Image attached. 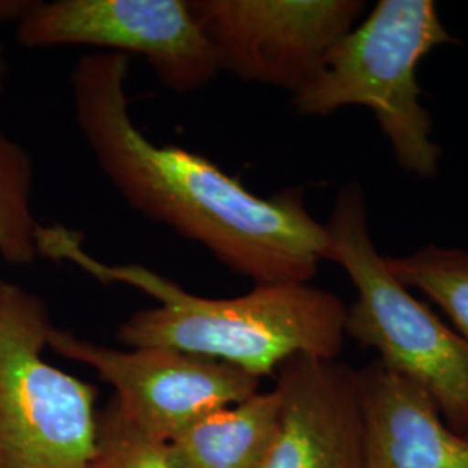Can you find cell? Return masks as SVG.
Wrapping results in <instances>:
<instances>
[{"label":"cell","mask_w":468,"mask_h":468,"mask_svg":"<svg viewBox=\"0 0 468 468\" xmlns=\"http://www.w3.org/2000/svg\"><path fill=\"white\" fill-rule=\"evenodd\" d=\"M129 63L125 54L90 50L69 73L75 123L118 195L253 284L311 283L328 233L303 189L262 198L200 153L153 143L131 113Z\"/></svg>","instance_id":"6da1fadb"},{"label":"cell","mask_w":468,"mask_h":468,"mask_svg":"<svg viewBox=\"0 0 468 468\" xmlns=\"http://www.w3.org/2000/svg\"><path fill=\"white\" fill-rule=\"evenodd\" d=\"M37 253L82 269L104 284L134 286L158 305L118 324L127 347H167L272 377L284 361L309 356L336 359L346 344L347 305L311 283L253 284L238 297H201L139 264H108L90 255L67 226H38Z\"/></svg>","instance_id":"7a4b0ae2"},{"label":"cell","mask_w":468,"mask_h":468,"mask_svg":"<svg viewBox=\"0 0 468 468\" xmlns=\"http://www.w3.org/2000/svg\"><path fill=\"white\" fill-rule=\"evenodd\" d=\"M456 44L432 0H380L367 19L330 50L318 77L292 104L301 117L323 118L349 106L377 118L396 162L421 179L439 170L441 148L421 102L417 69L435 48Z\"/></svg>","instance_id":"3957f363"},{"label":"cell","mask_w":468,"mask_h":468,"mask_svg":"<svg viewBox=\"0 0 468 468\" xmlns=\"http://www.w3.org/2000/svg\"><path fill=\"white\" fill-rule=\"evenodd\" d=\"M326 261L351 278L356 301L346 335L377 352L385 368L421 388L444 421L468 434V340L419 301L390 272L369 233L361 186H344L335 200Z\"/></svg>","instance_id":"277c9868"},{"label":"cell","mask_w":468,"mask_h":468,"mask_svg":"<svg viewBox=\"0 0 468 468\" xmlns=\"http://www.w3.org/2000/svg\"><path fill=\"white\" fill-rule=\"evenodd\" d=\"M46 301L0 278V468H82L98 437L94 385L46 361Z\"/></svg>","instance_id":"5b68a950"},{"label":"cell","mask_w":468,"mask_h":468,"mask_svg":"<svg viewBox=\"0 0 468 468\" xmlns=\"http://www.w3.org/2000/svg\"><path fill=\"white\" fill-rule=\"evenodd\" d=\"M15 40L28 49L82 46L141 56L177 94L203 90L220 73L189 0H28Z\"/></svg>","instance_id":"8992f818"},{"label":"cell","mask_w":468,"mask_h":468,"mask_svg":"<svg viewBox=\"0 0 468 468\" xmlns=\"http://www.w3.org/2000/svg\"><path fill=\"white\" fill-rule=\"evenodd\" d=\"M218 69L299 94L365 13L363 0H189Z\"/></svg>","instance_id":"52a82bcc"},{"label":"cell","mask_w":468,"mask_h":468,"mask_svg":"<svg viewBox=\"0 0 468 468\" xmlns=\"http://www.w3.org/2000/svg\"><path fill=\"white\" fill-rule=\"evenodd\" d=\"M49 347L94 369L113 387L118 411L164 442L261 390V378L243 369L167 347L117 349L56 326L50 330Z\"/></svg>","instance_id":"ba28073f"},{"label":"cell","mask_w":468,"mask_h":468,"mask_svg":"<svg viewBox=\"0 0 468 468\" xmlns=\"http://www.w3.org/2000/svg\"><path fill=\"white\" fill-rule=\"evenodd\" d=\"M274 377L282 415L262 468H365L357 369L297 356Z\"/></svg>","instance_id":"9c48e42d"},{"label":"cell","mask_w":468,"mask_h":468,"mask_svg":"<svg viewBox=\"0 0 468 468\" xmlns=\"http://www.w3.org/2000/svg\"><path fill=\"white\" fill-rule=\"evenodd\" d=\"M365 468H468V439L432 399L380 361L357 369Z\"/></svg>","instance_id":"30bf717a"},{"label":"cell","mask_w":468,"mask_h":468,"mask_svg":"<svg viewBox=\"0 0 468 468\" xmlns=\"http://www.w3.org/2000/svg\"><path fill=\"white\" fill-rule=\"evenodd\" d=\"M282 401L276 388L218 410L168 442L177 468H262L278 434Z\"/></svg>","instance_id":"8fae6325"},{"label":"cell","mask_w":468,"mask_h":468,"mask_svg":"<svg viewBox=\"0 0 468 468\" xmlns=\"http://www.w3.org/2000/svg\"><path fill=\"white\" fill-rule=\"evenodd\" d=\"M34 181L30 153L0 131V259L11 266H30L38 259Z\"/></svg>","instance_id":"7c38bea8"},{"label":"cell","mask_w":468,"mask_h":468,"mask_svg":"<svg viewBox=\"0 0 468 468\" xmlns=\"http://www.w3.org/2000/svg\"><path fill=\"white\" fill-rule=\"evenodd\" d=\"M387 268L410 290H419L468 340V250L425 245L410 255L384 257Z\"/></svg>","instance_id":"4fadbf2b"},{"label":"cell","mask_w":468,"mask_h":468,"mask_svg":"<svg viewBox=\"0 0 468 468\" xmlns=\"http://www.w3.org/2000/svg\"><path fill=\"white\" fill-rule=\"evenodd\" d=\"M82 468H177L168 442L137 429L112 402L98 420V437Z\"/></svg>","instance_id":"5bb4252c"},{"label":"cell","mask_w":468,"mask_h":468,"mask_svg":"<svg viewBox=\"0 0 468 468\" xmlns=\"http://www.w3.org/2000/svg\"><path fill=\"white\" fill-rule=\"evenodd\" d=\"M28 0H0V32L7 25H16L17 19L27 9ZM9 79V61H7V52L5 46L0 38V94L4 92L5 82Z\"/></svg>","instance_id":"9a60e30c"},{"label":"cell","mask_w":468,"mask_h":468,"mask_svg":"<svg viewBox=\"0 0 468 468\" xmlns=\"http://www.w3.org/2000/svg\"><path fill=\"white\" fill-rule=\"evenodd\" d=\"M465 437H467V439H468V434H467V435H465Z\"/></svg>","instance_id":"2e32d148"}]
</instances>
